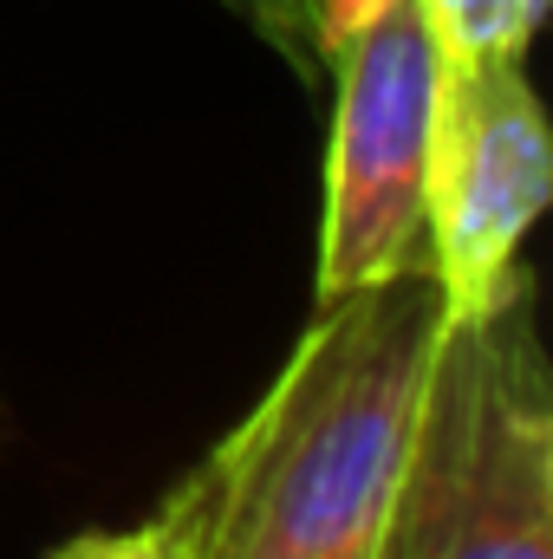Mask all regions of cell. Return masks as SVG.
I'll use <instances>...</instances> for the list:
<instances>
[{"instance_id": "cell-1", "label": "cell", "mask_w": 553, "mask_h": 559, "mask_svg": "<svg viewBox=\"0 0 553 559\" xmlns=\"http://www.w3.org/2000/svg\"><path fill=\"white\" fill-rule=\"evenodd\" d=\"M443 319L430 254L313 299L261 404L169 488L176 559H372Z\"/></svg>"}, {"instance_id": "cell-2", "label": "cell", "mask_w": 553, "mask_h": 559, "mask_svg": "<svg viewBox=\"0 0 553 559\" xmlns=\"http://www.w3.org/2000/svg\"><path fill=\"white\" fill-rule=\"evenodd\" d=\"M372 559H553V378L528 267L443 319Z\"/></svg>"}, {"instance_id": "cell-3", "label": "cell", "mask_w": 553, "mask_h": 559, "mask_svg": "<svg viewBox=\"0 0 553 559\" xmlns=\"http://www.w3.org/2000/svg\"><path fill=\"white\" fill-rule=\"evenodd\" d=\"M326 66L339 72V105H332V143H326L313 299L365 286L391 274L398 261L423 254L430 105H436V66H443L430 0H391Z\"/></svg>"}, {"instance_id": "cell-4", "label": "cell", "mask_w": 553, "mask_h": 559, "mask_svg": "<svg viewBox=\"0 0 553 559\" xmlns=\"http://www.w3.org/2000/svg\"><path fill=\"white\" fill-rule=\"evenodd\" d=\"M548 195L553 143L528 59L443 52L423 169V254L449 312L482 306L508 267H521V241L548 215Z\"/></svg>"}, {"instance_id": "cell-5", "label": "cell", "mask_w": 553, "mask_h": 559, "mask_svg": "<svg viewBox=\"0 0 553 559\" xmlns=\"http://www.w3.org/2000/svg\"><path fill=\"white\" fill-rule=\"evenodd\" d=\"M548 0H430L436 46L456 59H528Z\"/></svg>"}, {"instance_id": "cell-6", "label": "cell", "mask_w": 553, "mask_h": 559, "mask_svg": "<svg viewBox=\"0 0 553 559\" xmlns=\"http://www.w3.org/2000/svg\"><path fill=\"white\" fill-rule=\"evenodd\" d=\"M261 46H274L280 59L313 85L326 72V52H319V33H313V0H222Z\"/></svg>"}, {"instance_id": "cell-7", "label": "cell", "mask_w": 553, "mask_h": 559, "mask_svg": "<svg viewBox=\"0 0 553 559\" xmlns=\"http://www.w3.org/2000/svg\"><path fill=\"white\" fill-rule=\"evenodd\" d=\"M52 559H176V540H169V521L156 508L138 527H85L66 547H52Z\"/></svg>"}, {"instance_id": "cell-8", "label": "cell", "mask_w": 553, "mask_h": 559, "mask_svg": "<svg viewBox=\"0 0 553 559\" xmlns=\"http://www.w3.org/2000/svg\"><path fill=\"white\" fill-rule=\"evenodd\" d=\"M391 0H313V33H319V52L332 59L352 33H365Z\"/></svg>"}]
</instances>
